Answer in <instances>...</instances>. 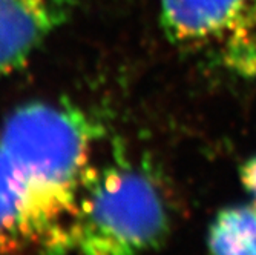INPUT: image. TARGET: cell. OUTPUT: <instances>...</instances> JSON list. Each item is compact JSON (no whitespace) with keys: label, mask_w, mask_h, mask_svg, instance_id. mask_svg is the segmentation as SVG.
<instances>
[{"label":"cell","mask_w":256,"mask_h":255,"mask_svg":"<svg viewBox=\"0 0 256 255\" xmlns=\"http://www.w3.org/2000/svg\"><path fill=\"white\" fill-rule=\"evenodd\" d=\"M103 126L66 100H34L11 111L0 126V148L28 189L46 255H64L76 194Z\"/></svg>","instance_id":"6da1fadb"},{"label":"cell","mask_w":256,"mask_h":255,"mask_svg":"<svg viewBox=\"0 0 256 255\" xmlns=\"http://www.w3.org/2000/svg\"><path fill=\"white\" fill-rule=\"evenodd\" d=\"M169 212L156 180L122 148L102 165H89L66 227L68 252L143 255L164 243Z\"/></svg>","instance_id":"7a4b0ae2"},{"label":"cell","mask_w":256,"mask_h":255,"mask_svg":"<svg viewBox=\"0 0 256 255\" xmlns=\"http://www.w3.org/2000/svg\"><path fill=\"white\" fill-rule=\"evenodd\" d=\"M160 25L207 68L256 80V0H160Z\"/></svg>","instance_id":"3957f363"},{"label":"cell","mask_w":256,"mask_h":255,"mask_svg":"<svg viewBox=\"0 0 256 255\" xmlns=\"http://www.w3.org/2000/svg\"><path fill=\"white\" fill-rule=\"evenodd\" d=\"M71 11V0H0V79L25 65Z\"/></svg>","instance_id":"277c9868"},{"label":"cell","mask_w":256,"mask_h":255,"mask_svg":"<svg viewBox=\"0 0 256 255\" xmlns=\"http://www.w3.org/2000/svg\"><path fill=\"white\" fill-rule=\"evenodd\" d=\"M31 247L44 252V237L28 189L0 148V255Z\"/></svg>","instance_id":"5b68a950"},{"label":"cell","mask_w":256,"mask_h":255,"mask_svg":"<svg viewBox=\"0 0 256 255\" xmlns=\"http://www.w3.org/2000/svg\"><path fill=\"white\" fill-rule=\"evenodd\" d=\"M212 255H256V207L232 206L218 212L208 230Z\"/></svg>","instance_id":"8992f818"},{"label":"cell","mask_w":256,"mask_h":255,"mask_svg":"<svg viewBox=\"0 0 256 255\" xmlns=\"http://www.w3.org/2000/svg\"><path fill=\"white\" fill-rule=\"evenodd\" d=\"M241 183L250 194L256 207V155L247 158L241 165Z\"/></svg>","instance_id":"52a82bcc"}]
</instances>
